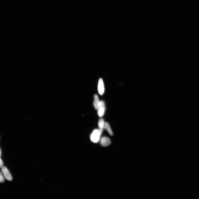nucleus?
Returning <instances> with one entry per match:
<instances>
[{"label": "nucleus", "mask_w": 199, "mask_h": 199, "mask_svg": "<svg viewBox=\"0 0 199 199\" xmlns=\"http://www.w3.org/2000/svg\"><path fill=\"white\" fill-rule=\"evenodd\" d=\"M101 134L98 129H95L92 133L91 136V140L94 143H97L99 140Z\"/></svg>", "instance_id": "f257e3e1"}, {"label": "nucleus", "mask_w": 199, "mask_h": 199, "mask_svg": "<svg viewBox=\"0 0 199 199\" xmlns=\"http://www.w3.org/2000/svg\"><path fill=\"white\" fill-rule=\"evenodd\" d=\"M97 110L98 116L100 117L103 116L105 111V105L103 101H100Z\"/></svg>", "instance_id": "f03ea898"}, {"label": "nucleus", "mask_w": 199, "mask_h": 199, "mask_svg": "<svg viewBox=\"0 0 199 199\" xmlns=\"http://www.w3.org/2000/svg\"><path fill=\"white\" fill-rule=\"evenodd\" d=\"M1 170L5 178L8 181H12V177L8 169L6 167L3 166L1 168Z\"/></svg>", "instance_id": "7ed1b4c3"}, {"label": "nucleus", "mask_w": 199, "mask_h": 199, "mask_svg": "<svg viewBox=\"0 0 199 199\" xmlns=\"http://www.w3.org/2000/svg\"><path fill=\"white\" fill-rule=\"evenodd\" d=\"M98 90L100 95H103L105 91V88L103 81L102 78H100L98 81Z\"/></svg>", "instance_id": "20e7f679"}, {"label": "nucleus", "mask_w": 199, "mask_h": 199, "mask_svg": "<svg viewBox=\"0 0 199 199\" xmlns=\"http://www.w3.org/2000/svg\"><path fill=\"white\" fill-rule=\"evenodd\" d=\"M100 143L102 146L105 147L108 146L110 144L111 140L108 138L104 137L100 140Z\"/></svg>", "instance_id": "39448f33"}, {"label": "nucleus", "mask_w": 199, "mask_h": 199, "mask_svg": "<svg viewBox=\"0 0 199 199\" xmlns=\"http://www.w3.org/2000/svg\"><path fill=\"white\" fill-rule=\"evenodd\" d=\"M94 101L93 105L95 109L97 110L100 101L98 98V96L97 94L94 95Z\"/></svg>", "instance_id": "423d86ee"}, {"label": "nucleus", "mask_w": 199, "mask_h": 199, "mask_svg": "<svg viewBox=\"0 0 199 199\" xmlns=\"http://www.w3.org/2000/svg\"><path fill=\"white\" fill-rule=\"evenodd\" d=\"M105 122L104 119L102 118H100L98 121V126L99 128L98 130L101 134L103 131Z\"/></svg>", "instance_id": "0eeeda50"}, {"label": "nucleus", "mask_w": 199, "mask_h": 199, "mask_svg": "<svg viewBox=\"0 0 199 199\" xmlns=\"http://www.w3.org/2000/svg\"><path fill=\"white\" fill-rule=\"evenodd\" d=\"M104 129L106 130L108 132L111 136L113 135L112 130L111 129L109 124L107 122H105L104 127Z\"/></svg>", "instance_id": "6e6552de"}, {"label": "nucleus", "mask_w": 199, "mask_h": 199, "mask_svg": "<svg viewBox=\"0 0 199 199\" xmlns=\"http://www.w3.org/2000/svg\"><path fill=\"white\" fill-rule=\"evenodd\" d=\"M4 177L3 175L0 171V183H2L5 180Z\"/></svg>", "instance_id": "1a4fd4ad"}, {"label": "nucleus", "mask_w": 199, "mask_h": 199, "mask_svg": "<svg viewBox=\"0 0 199 199\" xmlns=\"http://www.w3.org/2000/svg\"><path fill=\"white\" fill-rule=\"evenodd\" d=\"M3 162L0 158V168H1L3 166Z\"/></svg>", "instance_id": "9d476101"}, {"label": "nucleus", "mask_w": 199, "mask_h": 199, "mask_svg": "<svg viewBox=\"0 0 199 199\" xmlns=\"http://www.w3.org/2000/svg\"><path fill=\"white\" fill-rule=\"evenodd\" d=\"M1 155V151L0 150V157Z\"/></svg>", "instance_id": "9b49d317"}]
</instances>
